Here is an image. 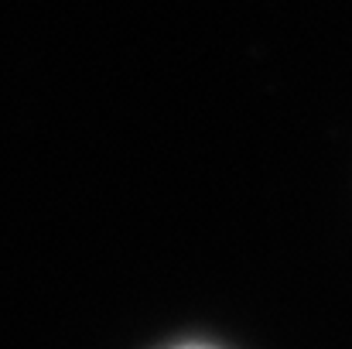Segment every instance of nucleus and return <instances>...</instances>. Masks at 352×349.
<instances>
[{
  "mask_svg": "<svg viewBox=\"0 0 352 349\" xmlns=\"http://www.w3.org/2000/svg\"><path fill=\"white\" fill-rule=\"evenodd\" d=\"M188 349H202V346H188Z\"/></svg>",
  "mask_w": 352,
  "mask_h": 349,
  "instance_id": "nucleus-1",
  "label": "nucleus"
}]
</instances>
